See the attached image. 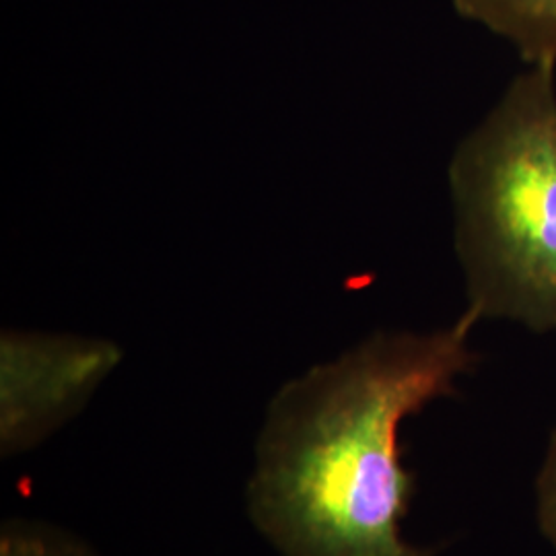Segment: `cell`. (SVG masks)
<instances>
[{"label": "cell", "instance_id": "cell-1", "mask_svg": "<svg viewBox=\"0 0 556 556\" xmlns=\"http://www.w3.org/2000/svg\"><path fill=\"white\" fill-rule=\"evenodd\" d=\"M478 321L464 309L429 332L379 330L278 390L248 482L252 523L278 555L438 556L402 534L415 477L400 429L477 367Z\"/></svg>", "mask_w": 556, "mask_h": 556}, {"label": "cell", "instance_id": "cell-2", "mask_svg": "<svg viewBox=\"0 0 556 556\" xmlns=\"http://www.w3.org/2000/svg\"><path fill=\"white\" fill-rule=\"evenodd\" d=\"M466 309L556 332V66L526 64L447 169Z\"/></svg>", "mask_w": 556, "mask_h": 556}, {"label": "cell", "instance_id": "cell-3", "mask_svg": "<svg viewBox=\"0 0 556 556\" xmlns=\"http://www.w3.org/2000/svg\"><path fill=\"white\" fill-rule=\"evenodd\" d=\"M119 361L122 349L105 338L2 330L0 456L40 447L79 415Z\"/></svg>", "mask_w": 556, "mask_h": 556}, {"label": "cell", "instance_id": "cell-4", "mask_svg": "<svg viewBox=\"0 0 556 556\" xmlns=\"http://www.w3.org/2000/svg\"><path fill=\"white\" fill-rule=\"evenodd\" d=\"M459 17L507 41L523 64L556 66V0H452Z\"/></svg>", "mask_w": 556, "mask_h": 556}, {"label": "cell", "instance_id": "cell-5", "mask_svg": "<svg viewBox=\"0 0 556 556\" xmlns=\"http://www.w3.org/2000/svg\"><path fill=\"white\" fill-rule=\"evenodd\" d=\"M0 556H101L91 544L54 523L11 517L0 530Z\"/></svg>", "mask_w": 556, "mask_h": 556}, {"label": "cell", "instance_id": "cell-6", "mask_svg": "<svg viewBox=\"0 0 556 556\" xmlns=\"http://www.w3.org/2000/svg\"><path fill=\"white\" fill-rule=\"evenodd\" d=\"M536 523L540 534L556 548V429L551 433L536 477Z\"/></svg>", "mask_w": 556, "mask_h": 556}]
</instances>
